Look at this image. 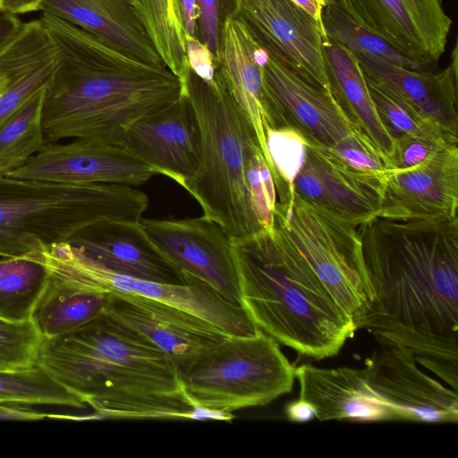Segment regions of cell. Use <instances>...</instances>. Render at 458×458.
I'll return each instance as SVG.
<instances>
[{"label": "cell", "instance_id": "cell-1", "mask_svg": "<svg viewBox=\"0 0 458 458\" xmlns=\"http://www.w3.org/2000/svg\"><path fill=\"white\" fill-rule=\"evenodd\" d=\"M374 300L353 321L458 391V216L381 208L359 225Z\"/></svg>", "mask_w": 458, "mask_h": 458}, {"label": "cell", "instance_id": "cell-2", "mask_svg": "<svg viewBox=\"0 0 458 458\" xmlns=\"http://www.w3.org/2000/svg\"><path fill=\"white\" fill-rule=\"evenodd\" d=\"M56 52L45 88L47 143L92 139L122 143L124 130L182 96L180 80L165 65L129 56L76 25L42 13Z\"/></svg>", "mask_w": 458, "mask_h": 458}, {"label": "cell", "instance_id": "cell-3", "mask_svg": "<svg viewBox=\"0 0 458 458\" xmlns=\"http://www.w3.org/2000/svg\"><path fill=\"white\" fill-rule=\"evenodd\" d=\"M38 364L97 418L190 419L194 408L174 360L105 314L64 335L42 337Z\"/></svg>", "mask_w": 458, "mask_h": 458}, {"label": "cell", "instance_id": "cell-4", "mask_svg": "<svg viewBox=\"0 0 458 458\" xmlns=\"http://www.w3.org/2000/svg\"><path fill=\"white\" fill-rule=\"evenodd\" d=\"M183 96L196 122L199 157L181 186L231 238L271 228L275 180L253 124L219 68L209 81L190 71Z\"/></svg>", "mask_w": 458, "mask_h": 458}, {"label": "cell", "instance_id": "cell-5", "mask_svg": "<svg viewBox=\"0 0 458 458\" xmlns=\"http://www.w3.org/2000/svg\"><path fill=\"white\" fill-rule=\"evenodd\" d=\"M240 302L278 344L323 360L338 354L357 327L276 223L231 238Z\"/></svg>", "mask_w": 458, "mask_h": 458}, {"label": "cell", "instance_id": "cell-6", "mask_svg": "<svg viewBox=\"0 0 458 458\" xmlns=\"http://www.w3.org/2000/svg\"><path fill=\"white\" fill-rule=\"evenodd\" d=\"M147 195L123 183H63L0 176V257L25 258L106 220L138 221Z\"/></svg>", "mask_w": 458, "mask_h": 458}, {"label": "cell", "instance_id": "cell-7", "mask_svg": "<svg viewBox=\"0 0 458 458\" xmlns=\"http://www.w3.org/2000/svg\"><path fill=\"white\" fill-rule=\"evenodd\" d=\"M177 369L192 406L231 413L290 393L295 379L279 344L259 328L250 336L229 335Z\"/></svg>", "mask_w": 458, "mask_h": 458}, {"label": "cell", "instance_id": "cell-8", "mask_svg": "<svg viewBox=\"0 0 458 458\" xmlns=\"http://www.w3.org/2000/svg\"><path fill=\"white\" fill-rule=\"evenodd\" d=\"M274 223L288 235L338 305L354 319L374 300L359 225L294 191L276 202Z\"/></svg>", "mask_w": 458, "mask_h": 458}, {"label": "cell", "instance_id": "cell-9", "mask_svg": "<svg viewBox=\"0 0 458 458\" xmlns=\"http://www.w3.org/2000/svg\"><path fill=\"white\" fill-rule=\"evenodd\" d=\"M230 14L269 55L307 82L333 93L322 49L326 31L308 13L291 0H233Z\"/></svg>", "mask_w": 458, "mask_h": 458}, {"label": "cell", "instance_id": "cell-10", "mask_svg": "<svg viewBox=\"0 0 458 458\" xmlns=\"http://www.w3.org/2000/svg\"><path fill=\"white\" fill-rule=\"evenodd\" d=\"M263 74L264 127L293 128L307 141L328 148L360 127L333 93L302 80L268 54Z\"/></svg>", "mask_w": 458, "mask_h": 458}, {"label": "cell", "instance_id": "cell-11", "mask_svg": "<svg viewBox=\"0 0 458 458\" xmlns=\"http://www.w3.org/2000/svg\"><path fill=\"white\" fill-rule=\"evenodd\" d=\"M158 171L122 143L92 139L48 142L6 176L63 183L139 186Z\"/></svg>", "mask_w": 458, "mask_h": 458}, {"label": "cell", "instance_id": "cell-12", "mask_svg": "<svg viewBox=\"0 0 458 458\" xmlns=\"http://www.w3.org/2000/svg\"><path fill=\"white\" fill-rule=\"evenodd\" d=\"M365 360L369 386L397 414L399 421L456 423L458 394L419 367L401 345L380 343Z\"/></svg>", "mask_w": 458, "mask_h": 458}, {"label": "cell", "instance_id": "cell-13", "mask_svg": "<svg viewBox=\"0 0 458 458\" xmlns=\"http://www.w3.org/2000/svg\"><path fill=\"white\" fill-rule=\"evenodd\" d=\"M354 21L404 55L438 68L452 19L442 0H335Z\"/></svg>", "mask_w": 458, "mask_h": 458}, {"label": "cell", "instance_id": "cell-14", "mask_svg": "<svg viewBox=\"0 0 458 458\" xmlns=\"http://www.w3.org/2000/svg\"><path fill=\"white\" fill-rule=\"evenodd\" d=\"M153 242L182 271L208 283L225 300L241 306L231 237L205 216L141 218Z\"/></svg>", "mask_w": 458, "mask_h": 458}, {"label": "cell", "instance_id": "cell-15", "mask_svg": "<svg viewBox=\"0 0 458 458\" xmlns=\"http://www.w3.org/2000/svg\"><path fill=\"white\" fill-rule=\"evenodd\" d=\"M103 314L151 342L176 365L229 336L196 315L135 293H106Z\"/></svg>", "mask_w": 458, "mask_h": 458}, {"label": "cell", "instance_id": "cell-16", "mask_svg": "<svg viewBox=\"0 0 458 458\" xmlns=\"http://www.w3.org/2000/svg\"><path fill=\"white\" fill-rule=\"evenodd\" d=\"M386 174L358 170L327 147L307 141L294 191L360 225L381 208Z\"/></svg>", "mask_w": 458, "mask_h": 458}, {"label": "cell", "instance_id": "cell-17", "mask_svg": "<svg viewBox=\"0 0 458 458\" xmlns=\"http://www.w3.org/2000/svg\"><path fill=\"white\" fill-rule=\"evenodd\" d=\"M67 242L115 273L159 284H185L182 269L153 242L140 220L98 222Z\"/></svg>", "mask_w": 458, "mask_h": 458}, {"label": "cell", "instance_id": "cell-18", "mask_svg": "<svg viewBox=\"0 0 458 458\" xmlns=\"http://www.w3.org/2000/svg\"><path fill=\"white\" fill-rule=\"evenodd\" d=\"M123 141L137 157L182 184L195 171L199 157L196 122L185 96L131 123Z\"/></svg>", "mask_w": 458, "mask_h": 458}, {"label": "cell", "instance_id": "cell-19", "mask_svg": "<svg viewBox=\"0 0 458 458\" xmlns=\"http://www.w3.org/2000/svg\"><path fill=\"white\" fill-rule=\"evenodd\" d=\"M294 376L299 398L313 406L320 421H399L395 411L369 386L364 369L302 364L295 368Z\"/></svg>", "mask_w": 458, "mask_h": 458}, {"label": "cell", "instance_id": "cell-20", "mask_svg": "<svg viewBox=\"0 0 458 458\" xmlns=\"http://www.w3.org/2000/svg\"><path fill=\"white\" fill-rule=\"evenodd\" d=\"M381 208L458 216V145L440 148L413 166L387 172Z\"/></svg>", "mask_w": 458, "mask_h": 458}, {"label": "cell", "instance_id": "cell-21", "mask_svg": "<svg viewBox=\"0 0 458 458\" xmlns=\"http://www.w3.org/2000/svg\"><path fill=\"white\" fill-rule=\"evenodd\" d=\"M354 54L367 78L388 87L445 131L458 136L457 42L449 64L437 72L414 71L366 53Z\"/></svg>", "mask_w": 458, "mask_h": 458}, {"label": "cell", "instance_id": "cell-22", "mask_svg": "<svg viewBox=\"0 0 458 458\" xmlns=\"http://www.w3.org/2000/svg\"><path fill=\"white\" fill-rule=\"evenodd\" d=\"M39 11L76 25L132 58L165 65L132 0H43Z\"/></svg>", "mask_w": 458, "mask_h": 458}, {"label": "cell", "instance_id": "cell-23", "mask_svg": "<svg viewBox=\"0 0 458 458\" xmlns=\"http://www.w3.org/2000/svg\"><path fill=\"white\" fill-rule=\"evenodd\" d=\"M267 57V51L255 41L245 26L227 14L220 31L218 68L230 92L249 115L271 171L263 120V66Z\"/></svg>", "mask_w": 458, "mask_h": 458}, {"label": "cell", "instance_id": "cell-24", "mask_svg": "<svg viewBox=\"0 0 458 458\" xmlns=\"http://www.w3.org/2000/svg\"><path fill=\"white\" fill-rule=\"evenodd\" d=\"M183 272L185 284H165L114 273V293H135L179 308L213 324L231 336H250L258 327L241 306L225 300L199 277Z\"/></svg>", "mask_w": 458, "mask_h": 458}, {"label": "cell", "instance_id": "cell-25", "mask_svg": "<svg viewBox=\"0 0 458 458\" xmlns=\"http://www.w3.org/2000/svg\"><path fill=\"white\" fill-rule=\"evenodd\" d=\"M322 49L333 94L393 163L395 141L380 120L356 55L327 34Z\"/></svg>", "mask_w": 458, "mask_h": 458}, {"label": "cell", "instance_id": "cell-26", "mask_svg": "<svg viewBox=\"0 0 458 458\" xmlns=\"http://www.w3.org/2000/svg\"><path fill=\"white\" fill-rule=\"evenodd\" d=\"M106 293L79 289L48 273L30 320L43 338L68 333L103 314Z\"/></svg>", "mask_w": 458, "mask_h": 458}, {"label": "cell", "instance_id": "cell-27", "mask_svg": "<svg viewBox=\"0 0 458 458\" xmlns=\"http://www.w3.org/2000/svg\"><path fill=\"white\" fill-rule=\"evenodd\" d=\"M163 64L180 80L182 94L190 75L186 34L174 0H132Z\"/></svg>", "mask_w": 458, "mask_h": 458}, {"label": "cell", "instance_id": "cell-28", "mask_svg": "<svg viewBox=\"0 0 458 458\" xmlns=\"http://www.w3.org/2000/svg\"><path fill=\"white\" fill-rule=\"evenodd\" d=\"M44 91L35 94L0 126V176L22 166L46 145Z\"/></svg>", "mask_w": 458, "mask_h": 458}, {"label": "cell", "instance_id": "cell-29", "mask_svg": "<svg viewBox=\"0 0 458 458\" xmlns=\"http://www.w3.org/2000/svg\"><path fill=\"white\" fill-rule=\"evenodd\" d=\"M48 278L45 265L35 256L0 259V318L30 320Z\"/></svg>", "mask_w": 458, "mask_h": 458}, {"label": "cell", "instance_id": "cell-30", "mask_svg": "<svg viewBox=\"0 0 458 458\" xmlns=\"http://www.w3.org/2000/svg\"><path fill=\"white\" fill-rule=\"evenodd\" d=\"M322 23L327 35L354 53H366L414 71L439 70L400 52L386 39L354 21L335 3L323 8Z\"/></svg>", "mask_w": 458, "mask_h": 458}, {"label": "cell", "instance_id": "cell-31", "mask_svg": "<svg viewBox=\"0 0 458 458\" xmlns=\"http://www.w3.org/2000/svg\"><path fill=\"white\" fill-rule=\"evenodd\" d=\"M0 403L49 404L84 408L82 400L61 385L38 364L0 369Z\"/></svg>", "mask_w": 458, "mask_h": 458}, {"label": "cell", "instance_id": "cell-32", "mask_svg": "<svg viewBox=\"0 0 458 458\" xmlns=\"http://www.w3.org/2000/svg\"><path fill=\"white\" fill-rule=\"evenodd\" d=\"M366 81L380 120L394 141L411 136L458 145V136L445 131L388 87L367 77Z\"/></svg>", "mask_w": 458, "mask_h": 458}, {"label": "cell", "instance_id": "cell-33", "mask_svg": "<svg viewBox=\"0 0 458 458\" xmlns=\"http://www.w3.org/2000/svg\"><path fill=\"white\" fill-rule=\"evenodd\" d=\"M264 130L276 198L287 197V200L281 202L290 204L294 197V179L304 161L307 140L293 128L265 126Z\"/></svg>", "mask_w": 458, "mask_h": 458}, {"label": "cell", "instance_id": "cell-34", "mask_svg": "<svg viewBox=\"0 0 458 458\" xmlns=\"http://www.w3.org/2000/svg\"><path fill=\"white\" fill-rule=\"evenodd\" d=\"M42 336L30 320L0 318V369H16L38 364Z\"/></svg>", "mask_w": 458, "mask_h": 458}, {"label": "cell", "instance_id": "cell-35", "mask_svg": "<svg viewBox=\"0 0 458 458\" xmlns=\"http://www.w3.org/2000/svg\"><path fill=\"white\" fill-rule=\"evenodd\" d=\"M56 64L55 51L16 77L0 94V126L22 105L46 88Z\"/></svg>", "mask_w": 458, "mask_h": 458}, {"label": "cell", "instance_id": "cell-36", "mask_svg": "<svg viewBox=\"0 0 458 458\" xmlns=\"http://www.w3.org/2000/svg\"><path fill=\"white\" fill-rule=\"evenodd\" d=\"M328 148L347 165L360 171L386 174L394 169L391 159L360 127Z\"/></svg>", "mask_w": 458, "mask_h": 458}, {"label": "cell", "instance_id": "cell-37", "mask_svg": "<svg viewBox=\"0 0 458 458\" xmlns=\"http://www.w3.org/2000/svg\"><path fill=\"white\" fill-rule=\"evenodd\" d=\"M199 11V35L200 41L218 62L220 31L225 7L222 0H196Z\"/></svg>", "mask_w": 458, "mask_h": 458}, {"label": "cell", "instance_id": "cell-38", "mask_svg": "<svg viewBox=\"0 0 458 458\" xmlns=\"http://www.w3.org/2000/svg\"><path fill=\"white\" fill-rule=\"evenodd\" d=\"M455 144H448L431 139L402 136L395 140V151L393 157L394 168L413 166L433 152Z\"/></svg>", "mask_w": 458, "mask_h": 458}, {"label": "cell", "instance_id": "cell-39", "mask_svg": "<svg viewBox=\"0 0 458 458\" xmlns=\"http://www.w3.org/2000/svg\"><path fill=\"white\" fill-rule=\"evenodd\" d=\"M186 51L191 71L204 81H212L218 62L209 49L199 38L187 37Z\"/></svg>", "mask_w": 458, "mask_h": 458}, {"label": "cell", "instance_id": "cell-40", "mask_svg": "<svg viewBox=\"0 0 458 458\" xmlns=\"http://www.w3.org/2000/svg\"><path fill=\"white\" fill-rule=\"evenodd\" d=\"M174 3L186 36L199 39V11L196 0H174Z\"/></svg>", "mask_w": 458, "mask_h": 458}, {"label": "cell", "instance_id": "cell-41", "mask_svg": "<svg viewBox=\"0 0 458 458\" xmlns=\"http://www.w3.org/2000/svg\"><path fill=\"white\" fill-rule=\"evenodd\" d=\"M49 415L32 409L21 408L19 404L0 403V420H38Z\"/></svg>", "mask_w": 458, "mask_h": 458}, {"label": "cell", "instance_id": "cell-42", "mask_svg": "<svg viewBox=\"0 0 458 458\" xmlns=\"http://www.w3.org/2000/svg\"><path fill=\"white\" fill-rule=\"evenodd\" d=\"M285 415L288 420L296 423L308 422L316 418L313 406L301 398L290 402L285 406Z\"/></svg>", "mask_w": 458, "mask_h": 458}, {"label": "cell", "instance_id": "cell-43", "mask_svg": "<svg viewBox=\"0 0 458 458\" xmlns=\"http://www.w3.org/2000/svg\"><path fill=\"white\" fill-rule=\"evenodd\" d=\"M21 25L22 22L16 15L2 12L0 13V46L15 35Z\"/></svg>", "mask_w": 458, "mask_h": 458}, {"label": "cell", "instance_id": "cell-44", "mask_svg": "<svg viewBox=\"0 0 458 458\" xmlns=\"http://www.w3.org/2000/svg\"><path fill=\"white\" fill-rule=\"evenodd\" d=\"M43 0H2V10L14 15L39 11Z\"/></svg>", "mask_w": 458, "mask_h": 458}, {"label": "cell", "instance_id": "cell-45", "mask_svg": "<svg viewBox=\"0 0 458 458\" xmlns=\"http://www.w3.org/2000/svg\"><path fill=\"white\" fill-rule=\"evenodd\" d=\"M191 420H216L232 421L233 415L231 412L208 410L195 406L190 415Z\"/></svg>", "mask_w": 458, "mask_h": 458}, {"label": "cell", "instance_id": "cell-46", "mask_svg": "<svg viewBox=\"0 0 458 458\" xmlns=\"http://www.w3.org/2000/svg\"><path fill=\"white\" fill-rule=\"evenodd\" d=\"M296 5L308 13L322 27L323 7L316 0H291Z\"/></svg>", "mask_w": 458, "mask_h": 458}, {"label": "cell", "instance_id": "cell-47", "mask_svg": "<svg viewBox=\"0 0 458 458\" xmlns=\"http://www.w3.org/2000/svg\"><path fill=\"white\" fill-rule=\"evenodd\" d=\"M323 8L335 3V0H316Z\"/></svg>", "mask_w": 458, "mask_h": 458}, {"label": "cell", "instance_id": "cell-48", "mask_svg": "<svg viewBox=\"0 0 458 458\" xmlns=\"http://www.w3.org/2000/svg\"><path fill=\"white\" fill-rule=\"evenodd\" d=\"M3 12L2 10V0H0V13Z\"/></svg>", "mask_w": 458, "mask_h": 458}]
</instances>
